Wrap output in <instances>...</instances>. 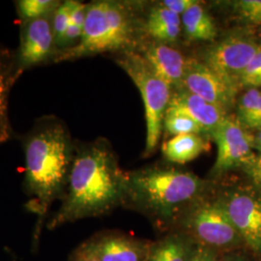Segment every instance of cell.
I'll return each mask as SVG.
<instances>
[{"label":"cell","mask_w":261,"mask_h":261,"mask_svg":"<svg viewBox=\"0 0 261 261\" xmlns=\"http://www.w3.org/2000/svg\"><path fill=\"white\" fill-rule=\"evenodd\" d=\"M18 139L24 154L22 187L28 196L24 206L36 216L33 249L37 250L51 207L65 196L75 142L65 122L56 114L38 117Z\"/></svg>","instance_id":"1"},{"label":"cell","mask_w":261,"mask_h":261,"mask_svg":"<svg viewBox=\"0 0 261 261\" xmlns=\"http://www.w3.org/2000/svg\"><path fill=\"white\" fill-rule=\"evenodd\" d=\"M125 178L126 172L107 140L75 143L65 196L48 217L46 227L55 230L79 220L109 214L123 206Z\"/></svg>","instance_id":"2"},{"label":"cell","mask_w":261,"mask_h":261,"mask_svg":"<svg viewBox=\"0 0 261 261\" xmlns=\"http://www.w3.org/2000/svg\"><path fill=\"white\" fill-rule=\"evenodd\" d=\"M208 193V183L175 168H147L126 173L123 206L148 215L162 226L177 224L181 216Z\"/></svg>","instance_id":"3"},{"label":"cell","mask_w":261,"mask_h":261,"mask_svg":"<svg viewBox=\"0 0 261 261\" xmlns=\"http://www.w3.org/2000/svg\"><path fill=\"white\" fill-rule=\"evenodd\" d=\"M134 39V23L127 4L97 0L87 4L80 43L60 53L56 64L102 54L128 51Z\"/></svg>","instance_id":"4"},{"label":"cell","mask_w":261,"mask_h":261,"mask_svg":"<svg viewBox=\"0 0 261 261\" xmlns=\"http://www.w3.org/2000/svg\"><path fill=\"white\" fill-rule=\"evenodd\" d=\"M179 230L198 246L225 254L244 245L242 238L224 211L218 196H206L190 206L179 222Z\"/></svg>","instance_id":"5"},{"label":"cell","mask_w":261,"mask_h":261,"mask_svg":"<svg viewBox=\"0 0 261 261\" xmlns=\"http://www.w3.org/2000/svg\"><path fill=\"white\" fill-rule=\"evenodd\" d=\"M115 62L128 74L139 88L145 110L146 153L158 145L163 130L165 114L171 98L170 86L161 80L143 56L134 51H125Z\"/></svg>","instance_id":"6"},{"label":"cell","mask_w":261,"mask_h":261,"mask_svg":"<svg viewBox=\"0 0 261 261\" xmlns=\"http://www.w3.org/2000/svg\"><path fill=\"white\" fill-rule=\"evenodd\" d=\"M51 16L20 22L19 46L14 49L19 79L31 69L56 65L60 50L56 46Z\"/></svg>","instance_id":"7"},{"label":"cell","mask_w":261,"mask_h":261,"mask_svg":"<svg viewBox=\"0 0 261 261\" xmlns=\"http://www.w3.org/2000/svg\"><path fill=\"white\" fill-rule=\"evenodd\" d=\"M217 196L244 245L261 257V196L243 190Z\"/></svg>","instance_id":"8"},{"label":"cell","mask_w":261,"mask_h":261,"mask_svg":"<svg viewBox=\"0 0 261 261\" xmlns=\"http://www.w3.org/2000/svg\"><path fill=\"white\" fill-rule=\"evenodd\" d=\"M260 49L261 46L250 38L231 35L209 47L203 63L226 82L239 87L243 72Z\"/></svg>","instance_id":"9"},{"label":"cell","mask_w":261,"mask_h":261,"mask_svg":"<svg viewBox=\"0 0 261 261\" xmlns=\"http://www.w3.org/2000/svg\"><path fill=\"white\" fill-rule=\"evenodd\" d=\"M218 154L211 175L218 178L233 168H248L255 158L252 152L253 138L244 130L239 122L226 117L213 132Z\"/></svg>","instance_id":"10"},{"label":"cell","mask_w":261,"mask_h":261,"mask_svg":"<svg viewBox=\"0 0 261 261\" xmlns=\"http://www.w3.org/2000/svg\"><path fill=\"white\" fill-rule=\"evenodd\" d=\"M185 90L195 94L227 111L234 102L239 87L226 82L205 63L196 60H187L186 70L181 85Z\"/></svg>","instance_id":"11"},{"label":"cell","mask_w":261,"mask_h":261,"mask_svg":"<svg viewBox=\"0 0 261 261\" xmlns=\"http://www.w3.org/2000/svg\"><path fill=\"white\" fill-rule=\"evenodd\" d=\"M150 241L118 231L95 234L80 247L99 261H145Z\"/></svg>","instance_id":"12"},{"label":"cell","mask_w":261,"mask_h":261,"mask_svg":"<svg viewBox=\"0 0 261 261\" xmlns=\"http://www.w3.org/2000/svg\"><path fill=\"white\" fill-rule=\"evenodd\" d=\"M167 112H177L196 122L203 133L213 134L226 118L225 111L185 89L172 94Z\"/></svg>","instance_id":"13"},{"label":"cell","mask_w":261,"mask_h":261,"mask_svg":"<svg viewBox=\"0 0 261 261\" xmlns=\"http://www.w3.org/2000/svg\"><path fill=\"white\" fill-rule=\"evenodd\" d=\"M19 80L14 49L0 43V147L16 138L10 118V96Z\"/></svg>","instance_id":"14"},{"label":"cell","mask_w":261,"mask_h":261,"mask_svg":"<svg viewBox=\"0 0 261 261\" xmlns=\"http://www.w3.org/2000/svg\"><path fill=\"white\" fill-rule=\"evenodd\" d=\"M155 74L171 86L182 85L187 61L178 50L166 45H152L146 48L144 56Z\"/></svg>","instance_id":"15"},{"label":"cell","mask_w":261,"mask_h":261,"mask_svg":"<svg viewBox=\"0 0 261 261\" xmlns=\"http://www.w3.org/2000/svg\"><path fill=\"white\" fill-rule=\"evenodd\" d=\"M198 245L181 230L150 242L145 261H191Z\"/></svg>","instance_id":"16"},{"label":"cell","mask_w":261,"mask_h":261,"mask_svg":"<svg viewBox=\"0 0 261 261\" xmlns=\"http://www.w3.org/2000/svg\"><path fill=\"white\" fill-rule=\"evenodd\" d=\"M207 149V141L197 134L175 136L163 145L166 158L176 164L189 163Z\"/></svg>","instance_id":"17"},{"label":"cell","mask_w":261,"mask_h":261,"mask_svg":"<svg viewBox=\"0 0 261 261\" xmlns=\"http://www.w3.org/2000/svg\"><path fill=\"white\" fill-rule=\"evenodd\" d=\"M181 20L187 36L192 40L211 41L217 35L213 19L197 2L182 15Z\"/></svg>","instance_id":"18"},{"label":"cell","mask_w":261,"mask_h":261,"mask_svg":"<svg viewBox=\"0 0 261 261\" xmlns=\"http://www.w3.org/2000/svg\"><path fill=\"white\" fill-rule=\"evenodd\" d=\"M60 0H17L14 2L19 21L51 16L59 7Z\"/></svg>","instance_id":"19"},{"label":"cell","mask_w":261,"mask_h":261,"mask_svg":"<svg viewBox=\"0 0 261 261\" xmlns=\"http://www.w3.org/2000/svg\"><path fill=\"white\" fill-rule=\"evenodd\" d=\"M164 125L166 130L174 137L189 134L199 135V133H203V130L196 122L177 112H166Z\"/></svg>","instance_id":"20"},{"label":"cell","mask_w":261,"mask_h":261,"mask_svg":"<svg viewBox=\"0 0 261 261\" xmlns=\"http://www.w3.org/2000/svg\"><path fill=\"white\" fill-rule=\"evenodd\" d=\"M71 9H72V0L62 1L59 7L51 16V27L55 33L57 47L64 36L67 28L71 23V19H70Z\"/></svg>","instance_id":"21"},{"label":"cell","mask_w":261,"mask_h":261,"mask_svg":"<svg viewBox=\"0 0 261 261\" xmlns=\"http://www.w3.org/2000/svg\"><path fill=\"white\" fill-rule=\"evenodd\" d=\"M260 95L261 91L257 88H250L243 95L238 107V120L244 126H249V123L252 119L259 101Z\"/></svg>","instance_id":"22"},{"label":"cell","mask_w":261,"mask_h":261,"mask_svg":"<svg viewBox=\"0 0 261 261\" xmlns=\"http://www.w3.org/2000/svg\"><path fill=\"white\" fill-rule=\"evenodd\" d=\"M240 86L258 88L261 86V49L247 66L240 77Z\"/></svg>","instance_id":"23"},{"label":"cell","mask_w":261,"mask_h":261,"mask_svg":"<svg viewBox=\"0 0 261 261\" xmlns=\"http://www.w3.org/2000/svg\"><path fill=\"white\" fill-rule=\"evenodd\" d=\"M235 6L242 19L253 24H261V0H241Z\"/></svg>","instance_id":"24"},{"label":"cell","mask_w":261,"mask_h":261,"mask_svg":"<svg viewBox=\"0 0 261 261\" xmlns=\"http://www.w3.org/2000/svg\"><path fill=\"white\" fill-rule=\"evenodd\" d=\"M146 29L152 37L164 42H173L180 34L181 25L173 23L146 24Z\"/></svg>","instance_id":"25"},{"label":"cell","mask_w":261,"mask_h":261,"mask_svg":"<svg viewBox=\"0 0 261 261\" xmlns=\"http://www.w3.org/2000/svg\"><path fill=\"white\" fill-rule=\"evenodd\" d=\"M161 23H173L181 25V17L173 13L172 11L167 9L164 6H159L151 11L146 24H161Z\"/></svg>","instance_id":"26"},{"label":"cell","mask_w":261,"mask_h":261,"mask_svg":"<svg viewBox=\"0 0 261 261\" xmlns=\"http://www.w3.org/2000/svg\"><path fill=\"white\" fill-rule=\"evenodd\" d=\"M196 3L195 0H166L163 1L161 5L180 16Z\"/></svg>","instance_id":"27"},{"label":"cell","mask_w":261,"mask_h":261,"mask_svg":"<svg viewBox=\"0 0 261 261\" xmlns=\"http://www.w3.org/2000/svg\"><path fill=\"white\" fill-rule=\"evenodd\" d=\"M220 254L211 249L198 246L191 261H216Z\"/></svg>","instance_id":"28"},{"label":"cell","mask_w":261,"mask_h":261,"mask_svg":"<svg viewBox=\"0 0 261 261\" xmlns=\"http://www.w3.org/2000/svg\"><path fill=\"white\" fill-rule=\"evenodd\" d=\"M247 172L249 173V175L252 177L253 182L261 186V150L260 154L253 160L252 164L246 168Z\"/></svg>","instance_id":"29"},{"label":"cell","mask_w":261,"mask_h":261,"mask_svg":"<svg viewBox=\"0 0 261 261\" xmlns=\"http://www.w3.org/2000/svg\"><path fill=\"white\" fill-rule=\"evenodd\" d=\"M68 261H99L95 258L93 255L89 254L88 252H85L80 246L75 249L74 252H72L69 256Z\"/></svg>","instance_id":"30"},{"label":"cell","mask_w":261,"mask_h":261,"mask_svg":"<svg viewBox=\"0 0 261 261\" xmlns=\"http://www.w3.org/2000/svg\"><path fill=\"white\" fill-rule=\"evenodd\" d=\"M248 128H252V129H257L260 130L261 129V95L259 98L258 103L256 106L255 112L252 115V119L249 123Z\"/></svg>","instance_id":"31"},{"label":"cell","mask_w":261,"mask_h":261,"mask_svg":"<svg viewBox=\"0 0 261 261\" xmlns=\"http://www.w3.org/2000/svg\"><path fill=\"white\" fill-rule=\"evenodd\" d=\"M216 261H238L236 260L232 256H229L227 254H220Z\"/></svg>","instance_id":"32"},{"label":"cell","mask_w":261,"mask_h":261,"mask_svg":"<svg viewBox=\"0 0 261 261\" xmlns=\"http://www.w3.org/2000/svg\"><path fill=\"white\" fill-rule=\"evenodd\" d=\"M253 142H254V145L261 150V129L256 135V137L253 139Z\"/></svg>","instance_id":"33"}]
</instances>
